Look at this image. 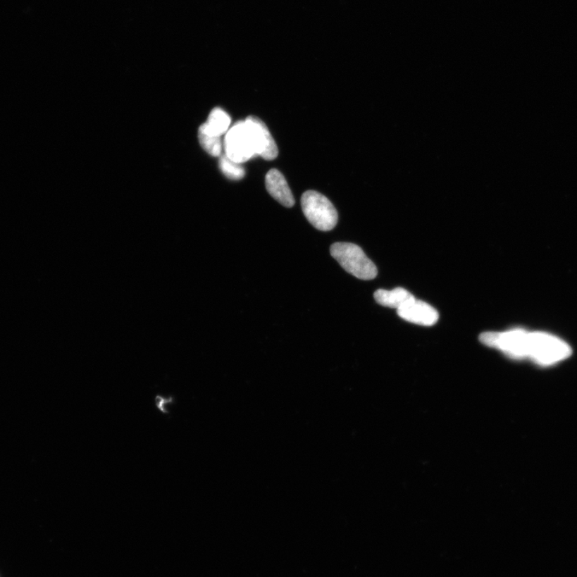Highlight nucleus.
<instances>
[{
    "label": "nucleus",
    "instance_id": "nucleus-11",
    "mask_svg": "<svg viewBox=\"0 0 577 577\" xmlns=\"http://www.w3.org/2000/svg\"><path fill=\"white\" fill-rule=\"evenodd\" d=\"M219 167L225 176L230 180H242L246 175L242 164L232 161L225 154L221 156Z\"/></svg>",
    "mask_w": 577,
    "mask_h": 577
},
{
    "label": "nucleus",
    "instance_id": "nucleus-3",
    "mask_svg": "<svg viewBox=\"0 0 577 577\" xmlns=\"http://www.w3.org/2000/svg\"><path fill=\"white\" fill-rule=\"evenodd\" d=\"M225 153L230 159L242 164L256 155V145L246 121H238L226 132Z\"/></svg>",
    "mask_w": 577,
    "mask_h": 577
},
{
    "label": "nucleus",
    "instance_id": "nucleus-7",
    "mask_svg": "<svg viewBox=\"0 0 577 577\" xmlns=\"http://www.w3.org/2000/svg\"><path fill=\"white\" fill-rule=\"evenodd\" d=\"M399 316L407 322L421 325L431 326L437 323L439 314L428 303L414 299L397 310Z\"/></svg>",
    "mask_w": 577,
    "mask_h": 577
},
{
    "label": "nucleus",
    "instance_id": "nucleus-2",
    "mask_svg": "<svg viewBox=\"0 0 577 577\" xmlns=\"http://www.w3.org/2000/svg\"><path fill=\"white\" fill-rule=\"evenodd\" d=\"M302 209L309 223L321 231H330L337 223V212L328 197L320 192L309 190L301 199Z\"/></svg>",
    "mask_w": 577,
    "mask_h": 577
},
{
    "label": "nucleus",
    "instance_id": "nucleus-9",
    "mask_svg": "<svg viewBox=\"0 0 577 577\" xmlns=\"http://www.w3.org/2000/svg\"><path fill=\"white\" fill-rule=\"evenodd\" d=\"M374 298L378 304L397 310L416 299L415 297L404 288H395L393 290H378Z\"/></svg>",
    "mask_w": 577,
    "mask_h": 577
},
{
    "label": "nucleus",
    "instance_id": "nucleus-6",
    "mask_svg": "<svg viewBox=\"0 0 577 577\" xmlns=\"http://www.w3.org/2000/svg\"><path fill=\"white\" fill-rule=\"evenodd\" d=\"M244 121L252 133L256 155L266 161L277 159L278 155L277 144L264 122L253 116H248Z\"/></svg>",
    "mask_w": 577,
    "mask_h": 577
},
{
    "label": "nucleus",
    "instance_id": "nucleus-10",
    "mask_svg": "<svg viewBox=\"0 0 577 577\" xmlns=\"http://www.w3.org/2000/svg\"><path fill=\"white\" fill-rule=\"evenodd\" d=\"M230 124V116L224 110L216 108L211 111L207 122L200 127L199 132L221 137L229 131Z\"/></svg>",
    "mask_w": 577,
    "mask_h": 577
},
{
    "label": "nucleus",
    "instance_id": "nucleus-1",
    "mask_svg": "<svg viewBox=\"0 0 577 577\" xmlns=\"http://www.w3.org/2000/svg\"><path fill=\"white\" fill-rule=\"evenodd\" d=\"M330 254L344 270L355 278L372 280L378 275L376 266L357 244L336 242L330 247Z\"/></svg>",
    "mask_w": 577,
    "mask_h": 577
},
{
    "label": "nucleus",
    "instance_id": "nucleus-4",
    "mask_svg": "<svg viewBox=\"0 0 577 577\" xmlns=\"http://www.w3.org/2000/svg\"><path fill=\"white\" fill-rule=\"evenodd\" d=\"M570 354V349L564 342L545 334L529 333L528 357L542 365L559 362Z\"/></svg>",
    "mask_w": 577,
    "mask_h": 577
},
{
    "label": "nucleus",
    "instance_id": "nucleus-12",
    "mask_svg": "<svg viewBox=\"0 0 577 577\" xmlns=\"http://www.w3.org/2000/svg\"><path fill=\"white\" fill-rule=\"evenodd\" d=\"M199 141L201 147L205 149L209 155L219 156L223 149V144L221 137L208 135V134L199 132Z\"/></svg>",
    "mask_w": 577,
    "mask_h": 577
},
{
    "label": "nucleus",
    "instance_id": "nucleus-13",
    "mask_svg": "<svg viewBox=\"0 0 577 577\" xmlns=\"http://www.w3.org/2000/svg\"><path fill=\"white\" fill-rule=\"evenodd\" d=\"M172 398H166L162 395L156 396V406L163 414L168 413V406L172 404Z\"/></svg>",
    "mask_w": 577,
    "mask_h": 577
},
{
    "label": "nucleus",
    "instance_id": "nucleus-8",
    "mask_svg": "<svg viewBox=\"0 0 577 577\" xmlns=\"http://www.w3.org/2000/svg\"><path fill=\"white\" fill-rule=\"evenodd\" d=\"M266 187L268 192L283 206L291 208L294 206V198L287 180L275 168L267 173Z\"/></svg>",
    "mask_w": 577,
    "mask_h": 577
},
{
    "label": "nucleus",
    "instance_id": "nucleus-5",
    "mask_svg": "<svg viewBox=\"0 0 577 577\" xmlns=\"http://www.w3.org/2000/svg\"><path fill=\"white\" fill-rule=\"evenodd\" d=\"M529 333L522 330L508 332H486L480 336L483 344L500 349L516 359L528 357Z\"/></svg>",
    "mask_w": 577,
    "mask_h": 577
}]
</instances>
